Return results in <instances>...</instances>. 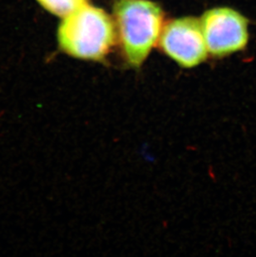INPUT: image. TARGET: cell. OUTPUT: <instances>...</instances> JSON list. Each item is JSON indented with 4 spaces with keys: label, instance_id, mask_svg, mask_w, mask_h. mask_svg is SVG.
<instances>
[{
    "label": "cell",
    "instance_id": "cell-2",
    "mask_svg": "<svg viewBox=\"0 0 256 257\" xmlns=\"http://www.w3.org/2000/svg\"><path fill=\"white\" fill-rule=\"evenodd\" d=\"M114 21L127 63L139 68L159 41L163 28L161 8L149 0H118Z\"/></svg>",
    "mask_w": 256,
    "mask_h": 257
},
{
    "label": "cell",
    "instance_id": "cell-4",
    "mask_svg": "<svg viewBox=\"0 0 256 257\" xmlns=\"http://www.w3.org/2000/svg\"><path fill=\"white\" fill-rule=\"evenodd\" d=\"M159 44L166 54L183 68H191L207 58L201 20L193 17L172 20L162 28Z\"/></svg>",
    "mask_w": 256,
    "mask_h": 257
},
{
    "label": "cell",
    "instance_id": "cell-1",
    "mask_svg": "<svg viewBox=\"0 0 256 257\" xmlns=\"http://www.w3.org/2000/svg\"><path fill=\"white\" fill-rule=\"evenodd\" d=\"M116 38V26L109 15L87 4L63 17L58 30L63 51L84 60L102 61Z\"/></svg>",
    "mask_w": 256,
    "mask_h": 257
},
{
    "label": "cell",
    "instance_id": "cell-5",
    "mask_svg": "<svg viewBox=\"0 0 256 257\" xmlns=\"http://www.w3.org/2000/svg\"><path fill=\"white\" fill-rule=\"evenodd\" d=\"M38 2L49 12L63 18L87 4V0H38Z\"/></svg>",
    "mask_w": 256,
    "mask_h": 257
},
{
    "label": "cell",
    "instance_id": "cell-3",
    "mask_svg": "<svg viewBox=\"0 0 256 257\" xmlns=\"http://www.w3.org/2000/svg\"><path fill=\"white\" fill-rule=\"evenodd\" d=\"M200 20L208 52L212 56H227L246 47L249 23L237 10L214 8L204 13Z\"/></svg>",
    "mask_w": 256,
    "mask_h": 257
}]
</instances>
